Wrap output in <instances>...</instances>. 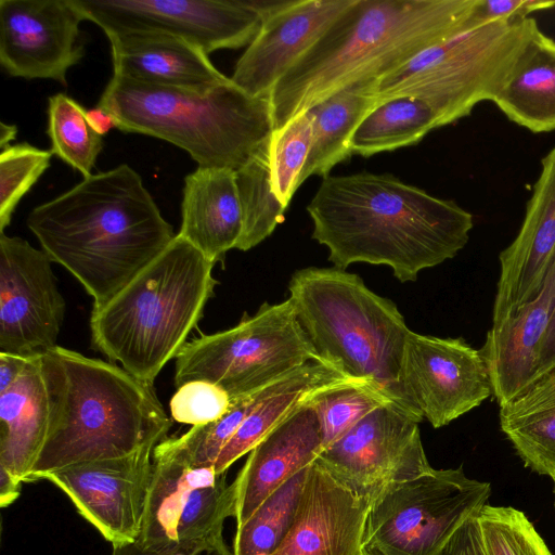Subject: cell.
Segmentation results:
<instances>
[{
    "instance_id": "6da1fadb",
    "label": "cell",
    "mask_w": 555,
    "mask_h": 555,
    "mask_svg": "<svg viewBox=\"0 0 555 555\" xmlns=\"http://www.w3.org/2000/svg\"><path fill=\"white\" fill-rule=\"evenodd\" d=\"M312 238L334 267L388 266L401 282L454 258L469 240L473 215L392 175L326 176L307 206Z\"/></svg>"
},
{
    "instance_id": "7a4b0ae2",
    "label": "cell",
    "mask_w": 555,
    "mask_h": 555,
    "mask_svg": "<svg viewBox=\"0 0 555 555\" xmlns=\"http://www.w3.org/2000/svg\"><path fill=\"white\" fill-rule=\"evenodd\" d=\"M27 227L100 308L150 266L177 234L127 164L91 175L35 207Z\"/></svg>"
},
{
    "instance_id": "3957f363",
    "label": "cell",
    "mask_w": 555,
    "mask_h": 555,
    "mask_svg": "<svg viewBox=\"0 0 555 555\" xmlns=\"http://www.w3.org/2000/svg\"><path fill=\"white\" fill-rule=\"evenodd\" d=\"M475 0H352L281 77L274 130L347 86L379 80L461 29Z\"/></svg>"
},
{
    "instance_id": "277c9868",
    "label": "cell",
    "mask_w": 555,
    "mask_h": 555,
    "mask_svg": "<svg viewBox=\"0 0 555 555\" xmlns=\"http://www.w3.org/2000/svg\"><path fill=\"white\" fill-rule=\"evenodd\" d=\"M49 427L28 482L79 463L159 443L171 421L150 385L125 369L55 346L41 356Z\"/></svg>"
},
{
    "instance_id": "5b68a950",
    "label": "cell",
    "mask_w": 555,
    "mask_h": 555,
    "mask_svg": "<svg viewBox=\"0 0 555 555\" xmlns=\"http://www.w3.org/2000/svg\"><path fill=\"white\" fill-rule=\"evenodd\" d=\"M215 264L177 234L116 296L92 309L93 347L153 385L203 317L217 284Z\"/></svg>"
},
{
    "instance_id": "8992f818",
    "label": "cell",
    "mask_w": 555,
    "mask_h": 555,
    "mask_svg": "<svg viewBox=\"0 0 555 555\" xmlns=\"http://www.w3.org/2000/svg\"><path fill=\"white\" fill-rule=\"evenodd\" d=\"M98 105L117 129L170 142L198 167L237 170L271 137L270 98H256L230 77L205 90L150 85L113 75Z\"/></svg>"
},
{
    "instance_id": "52a82bcc",
    "label": "cell",
    "mask_w": 555,
    "mask_h": 555,
    "mask_svg": "<svg viewBox=\"0 0 555 555\" xmlns=\"http://www.w3.org/2000/svg\"><path fill=\"white\" fill-rule=\"evenodd\" d=\"M288 292L320 360L406 405L399 371L410 330L393 301L372 292L359 275L336 267L296 271Z\"/></svg>"
},
{
    "instance_id": "ba28073f",
    "label": "cell",
    "mask_w": 555,
    "mask_h": 555,
    "mask_svg": "<svg viewBox=\"0 0 555 555\" xmlns=\"http://www.w3.org/2000/svg\"><path fill=\"white\" fill-rule=\"evenodd\" d=\"M538 28L530 17L478 24L468 18L456 33L377 80L375 95L378 101L417 98L435 113L439 128L453 124L478 103L494 100Z\"/></svg>"
},
{
    "instance_id": "9c48e42d",
    "label": "cell",
    "mask_w": 555,
    "mask_h": 555,
    "mask_svg": "<svg viewBox=\"0 0 555 555\" xmlns=\"http://www.w3.org/2000/svg\"><path fill=\"white\" fill-rule=\"evenodd\" d=\"M314 360L320 359L287 298L274 305L264 302L235 326L186 343L176 357L175 385L206 380L233 400Z\"/></svg>"
},
{
    "instance_id": "30bf717a",
    "label": "cell",
    "mask_w": 555,
    "mask_h": 555,
    "mask_svg": "<svg viewBox=\"0 0 555 555\" xmlns=\"http://www.w3.org/2000/svg\"><path fill=\"white\" fill-rule=\"evenodd\" d=\"M489 482L462 467L435 469L382 492L366 515L363 550L371 555H440L456 530L487 504Z\"/></svg>"
},
{
    "instance_id": "8fae6325",
    "label": "cell",
    "mask_w": 555,
    "mask_h": 555,
    "mask_svg": "<svg viewBox=\"0 0 555 555\" xmlns=\"http://www.w3.org/2000/svg\"><path fill=\"white\" fill-rule=\"evenodd\" d=\"M236 483L214 467H194L157 444L138 542L176 546L192 555L225 544L223 522L235 518Z\"/></svg>"
},
{
    "instance_id": "7c38bea8",
    "label": "cell",
    "mask_w": 555,
    "mask_h": 555,
    "mask_svg": "<svg viewBox=\"0 0 555 555\" xmlns=\"http://www.w3.org/2000/svg\"><path fill=\"white\" fill-rule=\"evenodd\" d=\"M422 421L411 408L388 400L324 448L315 461L371 504L390 486L433 468L421 439Z\"/></svg>"
},
{
    "instance_id": "4fadbf2b",
    "label": "cell",
    "mask_w": 555,
    "mask_h": 555,
    "mask_svg": "<svg viewBox=\"0 0 555 555\" xmlns=\"http://www.w3.org/2000/svg\"><path fill=\"white\" fill-rule=\"evenodd\" d=\"M403 401L434 428L443 427L493 396L481 349L462 338L410 332L399 371Z\"/></svg>"
},
{
    "instance_id": "5bb4252c",
    "label": "cell",
    "mask_w": 555,
    "mask_h": 555,
    "mask_svg": "<svg viewBox=\"0 0 555 555\" xmlns=\"http://www.w3.org/2000/svg\"><path fill=\"white\" fill-rule=\"evenodd\" d=\"M104 33L156 29L181 37L206 54L249 46L262 20L244 0H74Z\"/></svg>"
},
{
    "instance_id": "9a60e30c",
    "label": "cell",
    "mask_w": 555,
    "mask_h": 555,
    "mask_svg": "<svg viewBox=\"0 0 555 555\" xmlns=\"http://www.w3.org/2000/svg\"><path fill=\"white\" fill-rule=\"evenodd\" d=\"M52 260L27 241L0 233V349L42 356L56 345L65 301Z\"/></svg>"
},
{
    "instance_id": "2e32d148",
    "label": "cell",
    "mask_w": 555,
    "mask_h": 555,
    "mask_svg": "<svg viewBox=\"0 0 555 555\" xmlns=\"http://www.w3.org/2000/svg\"><path fill=\"white\" fill-rule=\"evenodd\" d=\"M150 442L125 456L70 465L43 476L112 543L138 540L153 473Z\"/></svg>"
},
{
    "instance_id": "e0dca14e",
    "label": "cell",
    "mask_w": 555,
    "mask_h": 555,
    "mask_svg": "<svg viewBox=\"0 0 555 555\" xmlns=\"http://www.w3.org/2000/svg\"><path fill=\"white\" fill-rule=\"evenodd\" d=\"M74 0H0V64L11 77L53 79L85 55Z\"/></svg>"
},
{
    "instance_id": "ac0fdd59",
    "label": "cell",
    "mask_w": 555,
    "mask_h": 555,
    "mask_svg": "<svg viewBox=\"0 0 555 555\" xmlns=\"http://www.w3.org/2000/svg\"><path fill=\"white\" fill-rule=\"evenodd\" d=\"M555 257V147L541 171L514 241L500 253L492 324L513 317L539 294Z\"/></svg>"
},
{
    "instance_id": "d6986e66",
    "label": "cell",
    "mask_w": 555,
    "mask_h": 555,
    "mask_svg": "<svg viewBox=\"0 0 555 555\" xmlns=\"http://www.w3.org/2000/svg\"><path fill=\"white\" fill-rule=\"evenodd\" d=\"M351 2L292 0L262 21L260 31L238 59L230 79L251 96L270 98L281 77Z\"/></svg>"
},
{
    "instance_id": "ffe728a7",
    "label": "cell",
    "mask_w": 555,
    "mask_h": 555,
    "mask_svg": "<svg viewBox=\"0 0 555 555\" xmlns=\"http://www.w3.org/2000/svg\"><path fill=\"white\" fill-rule=\"evenodd\" d=\"M369 505L314 461L296 521L271 555H360Z\"/></svg>"
},
{
    "instance_id": "44dd1931",
    "label": "cell",
    "mask_w": 555,
    "mask_h": 555,
    "mask_svg": "<svg viewBox=\"0 0 555 555\" xmlns=\"http://www.w3.org/2000/svg\"><path fill=\"white\" fill-rule=\"evenodd\" d=\"M322 450L320 422L309 400L249 452L234 480L236 527L243 525L283 482L312 464Z\"/></svg>"
},
{
    "instance_id": "7402d4cb",
    "label": "cell",
    "mask_w": 555,
    "mask_h": 555,
    "mask_svg": "<svg viewBox=\"0 0 555 555\" xmlns=\"http://www.w3.org/2000/svg\"><path fill=\"white\" fill-rule=\"evenodd\" d=\"M114 74L135 81L205 90L225 81L208 54L190 41L156 29L106 31Z\"/></svg>"
},
{
    "instance_id": "603a6c76",
    "label": "cell",
    "mask_w": 555,
    "mask_h": 555,
    "mask_svg": "<svg viewBox=\"0 0 555 555\" xmlns=\"http://www.w3.org/2000/svg\"><path fill=\"white\" fill-rule=\"evenodd\" d=\"M555 307V257L534 299L492 324L481 351L500 406L533 384L539 350Z\"/></svg>"
},
{
    "instance_id": "cb8c5ba5",
    "label": "cell",
    "mask_w": 555,
    "mask_h": 555,
    "mask_svg": "<svg viewBox=\"0 0 555 555\" xmlns=\"http://www.w3.org/2000/svg\"><path fill=\"white\" fill-rule=\"evenodd\" d=\"M179 236L217 263L236 247L243 217L235 170L198 167L184 178Z\"/></svg>"
},
{
    "instance_id": "d4e9b609",
    "label": "cell",
    "mask_w": 555,
    "mask_h": 555,
    "mask_svg": "<svg viewBox=\"0 0 555 555\" xmlns=\"http://www.w3.org/2000/svg\"><path fill=\"white\" fill-rule=\"evenodd\" d=\"M49 427V400L41 356L0 392V467L28 482Z\"/></svg>"
},
{
    "instance_id": "484cf974",
    "label": "cell",
    "mask_w": 555,
    "mask_h": 555,
    "mask_svg": "<svg viewBox=\"0 0 555 555\" xmlns=\"http://www.w3.org/2000/svg\"><path fill=\"white\" fill-rule=\"evenodd\" d=\"M350 382L335 366L310 361L280 380L264 387L260 398L242 425L221 450L214 469L224 474L240 457L249 453L275 426L320 391Z\"/></svg>"
},
{
    "instance_id": "4316f807",
    "label": "cell",
    "mask_w": 555,
    "mask_h": 555,
    "mask_svg": "<svg viewBox=\"0 0 555 555\" xmlns=\"http://www.w3.org/2000/svg\"><path fill=\"white\" fill-rule=\"evenodd\" d=\"M533 133L555 130V40L538 28L492 101Z\"/></svg>"
},
{
    "instance_id": "83f0119b",
    "label": "cell",
    "mask_w": 555,
    "mask_h": 555,
    "mask_svg": "<svg viewBox=\"0 0 555 555\" xmlns=\"http://www.w3.org/2000/svg\"><path fill=\"white\" fill-rule=\"evenodd\" d=\"M377 80H363L338 90L307 109L312 116V143L299 186L312 175L328 176L338 163L351 156V137L366 114L378 104Z\"/></svg>"
},
{
    "instance_id": "f1b7e54d",
    "label": "cell",
    "mask_w": 555,
    "mask_h": 555,
    "mask_svg": "<svg viewBox=\"0 0 555 555\" xmlns=\"http://www.w3.org/2000/svg\"><path fill=\"white\" fill-rule=\"evenodd\" d=\"M500 427L525 466L555 477V369L500 406Z\"/></svg>"
},
{
    "instance_id": "f546056e",
    "label": "cell",
    "mask_w": 555,
    "mask_h": 555,
    "mask_svg": "<svg viewBox=\"0 0 555 555\" xmlns=\"http://www.w3.org/2000/svg\"><path fill=\"white\" fill-rule=\"evenodd\" d=\"M439 128L431 108L422 100L403 95L379 101L354 130L349 150L364 157L418 143Z\"/></svg>"
},
{
    "instance_id": "4dcf8cb0",
    "label": "cell",
    "mask_w": 555,
    "mask_h": 555,
    "mask_svg": "<svg viewBox=\"0 0 555 555\" xmlns=\"http://www.w3.org/2000/svg\"><path fill=\"white\" fill-rule=\"evenodd\" d=\"M310 466L283 482L236 527L233 555H271L278 548L296 521Z\"/></svg>"
},
{
    "instance_id": "1f68e13d",
    "label": "cell",
    "mask_w": 555,
    "mask_h": 555,
    "mask_svg": "<svg viewBox=\"0 0 555 555\" xmlns=\"http://www.w3.org/2000/svg\"><path fill=\"white\" fill-rule=\"evenodd\" d=\"M270 138L235 170L243 217L242 233L235 248L243 251L270 236L283 221L287 208L276 197L272 186Z\"/></svg>"
},
{
    "instance_id": "d6a6232c",
    "label": "cell",
    "mask_w": 555,
    "mask_h": 555,
    "mask_svg": "<svg viewBox=\"0 0 555 555\" xmlns=\"http://www.w3.org/2000/svg\"><path fill=\"white\" fill-rule=\"evenodd\" d=\"M81 104L65 93L48 99V129L50 152L83 178L90 177L103 149V137L89 125Z\"/></svg>"
},
{
    "instance_id": "836d02e7",
    "label": "cell",
    "mask_w": 555,
    "mask_h": 555,
    "mask_svg": "<svg viewBox=\"0 0 555 555\" xmlns=\"http://www.w3.org/2000/svg\"><path fill=\"white\" fill-rule=\"evenodd\" d=\"M262 389L231 400L220 418L193 426L180 437H166L159 446L191 466L214 467L223 447L257 404Z\"/></svg>"
},
{
    "instance_id": "e575fe53",
    "label": "cell",
    "mask_w": 555,
    "mask_h": 555,
    "mask_svg": "<svg viewBox=\"0 0 555 555\" xmlns=\"http://www.w3.org/2000/svg\"><path fill=\"white\" fill-rule=\"evenodd\" d=\"M388 400L391 399L367 382L341 384L313 396L310 403L320 422L323 449Z\"/></svg>"
},
{
    "instance_id": "d590c367",
    "label": "cell",
    "mask_w": 555,
    "mask_h": 555,
    "mask_svg": "<svg viewBox=\"0 0 555 555\" xmlns=\"http://www.w3.org/2000/svg\"><path fill=\"white\" fill-rule=\"evenodd\" d=\"M476 518L485 555H552L532 522L519 509L486 504Z\"/></svg>"
},
{
    "instance_id": "8d00e7d4",
    "label": "cell",
    "mask_w": 555,
    "mask_h": 555,
    "mask_svg": "<svg viewBox=\"0 0 555 555\" xmlns=\"http://www.w3.org/2000/svg\"><path fill=\"white\" fill-rule=\"evenodd\" d=\"M312 132V116L309 111H305L271 134L272 186L285 207L299 188V177L310 152Z\"/></svg>"
},
{
    "instance_id": "74e56055",
    "label": "cell",
    "mask_w": 555,
    "mask_h": 555,
    "mask_svg": "<svg viewBox=\"0 0 555 555\" xmlns=\"http://www.w3.org/2000/svg\"><path fill=\"white\" fill-rule=\"evenodd\" d=\"M52 153L29 143L9 145L0 153V231L10 224L22 197L50 166Z\"/></svg>"
},
{
    "instance_id": "f35d334b",
    "label": "cell",
    "mask_w": 555,
    "mask_h": 555,
    "mask_svg": "<svg viewBox=\"0 0 555 555\" xmlns=\"http://www.w3.org/2000/svg\"><path fill=\"white\" fill-rule=\"evenodd\" d=\"M230 405L228 392L206 380H192L180 386L169 404L171 417L176 422L193 426L220 418Z\"/></svg>"
},
{
    "instance_id": "ab89813d",
    "label": "cell",
    "mask_w": 555,
    "mask_h": 555,
    "mask_svg": "<svg viewBox=\"0 0 555 555\" xmlns=\"http://www.w3.org/2000/svg\"><path fill=\"white\" fill-rule=\"evenodd\" d=\"M554 7L553 0H475L469 18L477 24L492 21L514 22Z\"/></svg>"
},
{
    "instance_id": "60d3db41",
    "label": "cell",
    "mask_w": 555,
    "mask_h": 555,
    "mask_svg": "<svg viewBox=\"0 0 555 555\" xmlns=\"http://www.w3.org/2000/svg\"><path fill=\"white\" fill-rule=\"evenodd\" d=\"M440 555H485L476 514L456 530Z\"/></svg>"
},
{
    "instance_id": "b9f144b4",
    "label": "cell",
    "mask_w": 555,
    "mask_h": 555,
    "mask_svg": "<svg viewBox=\"0 0 555 555\" xmlns=\"http://www.w3.org/2000/svg\"><path fill=\"white\" fill-rule=\"evenodd\" d=\"M553 369H555V307L540 346L534 382Z\"/></svg>"
},
{
    "instance_id": "7bdbcfd3",
    "label": "cell",
    "mask_w": 555,
    "mask_h": 555,
    "mask_svg": "<svg viewBox=\"0 0 555 555\" xmlns=\"http://www.w3.org/2000/svg\"><path fill=\"white\" fill-rule=\"evenodd\" d=\"M30 357L0 351V392L5 391L24 372Z\"/></svg>"
},
{
    "instance_id": "ee69618b",
    "label": "cell",
    "mask_w": 555,
    "mask_h": 555,
    "mask_svg": "<svg viewBox=\"0 0 555 555\" xmlns=\"http://www.w3.org/2000/svg\"><path fill=\"white\" fill-rule=\"evenodd\" d=\"M112 555H192L186 551L170 546L163 548L145 547L138 542L113 545Z\"/></svg>"
},
{
    "instance_id": "f6af8a7d",
    "label": "cell",
    "mask_w": 555,
    "mask_h": 555,
    "mask_svg": "<svg viewBox=\"0 0 555 555\" xmlns=\"http://www.w3.org/2000/svg\"><path fill=\"white\" fill-rule=\"evenodd\" d=\"M86 117L91 128L101 137H104L111 129L117 128V118L100 105L87 109Z\"/></svg>"
},
{
    "instance_id": "bcb514c9",
    "label": "cell",
    "mask_w": 555,
    "mask_h": 555,
    "mask_svg": "<svg viewBox=\"0 0 555 555\" xmlns=\"http://www.w3.org/2000/svg\"><path fill=\"white\" fill-rule=\"evenodd\" d=\"M22 482L4 468L0 467V505L7 507L12 504L21 493Z\"/></svg>"
},
{
    "instance_id": "7dc6e473",
    "label": "cell",
    "mask_w": 555,
    "mask_h": 555,
    "mask_svg": "<svg viewBox=\"0 0 555 555\" xmlns=\"http://www.w3.org/2000/svg\"><path fill=\"white\" fill-rule=\"evenodd\" d=\"M0 147L1 150L10 145V142L15 139L17 127L13 125L0 124Z\"/></svg>"
},
{
    "instance_id": "c3c4849f",
    "label": "cell",
    "mask_w": 555,
    "mask_h": 555,
    "mask_svg": "<svg viewBox=\"0 0 555 555\" xmlns=\"http://www.w3.org/2000/svg\"><path fill=\"white\" fill-rule=\"evenodd\" d=\"M197 555H233V554L230 553L227 544H224V545L216 547V548L204 551Z\"/></svg>"
},
{
    "instance_id": "681fc988",
    "label": "cell",
    "mask_w": 555,
    "mask_h": 555,
    "mask_svg": "<svg viewBox=\"0 0 555 555\" xmlns=\"http://www.w3.org/2000/svg\"><path fill=\"white\" fill-rule=\"evenodd\" d=\"M360 555H371L370 553H367L366 551L362 550L361 554Z\"/></svg>"
},
{
    "instance_id": "f907efd6",
    "label": "cell",
    "mask_w": 555,
    "mask_h": 555,
    "mask_svg": "<svg viewBox=\"0 0 555 555\" xmlns=\"http://www.w3.org/2000/svg\"><path fill=\"white\" fill-rule=\"evenodd\" d=\"M552 480H553V483H554V494H555V477L552 478ZM554 506H555V502H554Z\"/></svg>"
}]
</instances>
